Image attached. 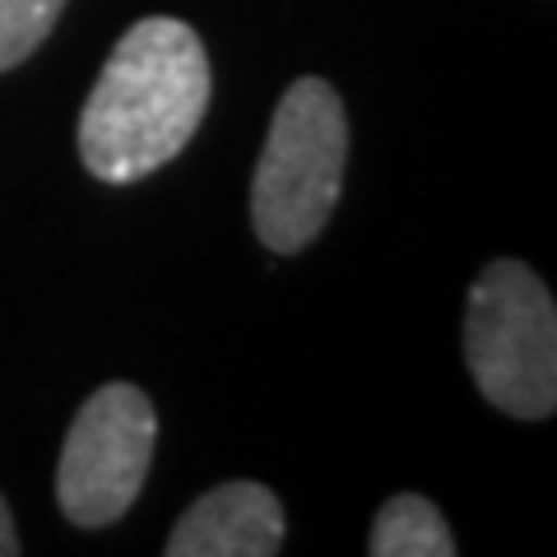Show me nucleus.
I'll list each match as a JSON object with an SVG mask.
<instances>
[{
	"mask_svg": "<svg viewBox=\"0 0 557 557\" xmlns=\"http://www.w3.org/2000/svg\"><path fill=\"white\" fill-rule=\"evenodd\" d=\"M278 548H284V507L256 479L209 487L168 534V557H274Z\"/></svg>",
	"mask_w": 557,
	"mask_h": 557,
	"instance_id": "5",
	"label": "nucleus"
},
{
	"mask_svg": "<svg viewBox=\"0 0 557 557\" xmlns=\"http://www.w3.org/2000/svg\"><path fill=\"white\" fill-rule=\"evenodd\" d=\"M153 446H159V413L139 386L108 381L84 399L57 465V502L70 525H116L149 479Z\"/></svg>",
	"mask_w": 557,
	"mask_h": 557,
	"instance_id": "4",
	"label": "nucleus"
},
{
	"mask_svg": "<svg viewBox=\"0 0 557 557\" xmlns=\"http://www.w3.org/2000/svg\"><path fill=\"white\" fill-rule=\"evenodd\" d=\"M372 557H450L456 553V534H450L446 516L418 493H395L381 502L368 534Z\"/></svg>",
	"mask_w": 557,
	"mask_h": 557,
	"instance_id": "6",
	"label": "nucleus"
},
{
	"mask_svg": "<svg viewBox=\"0 0 557 557\" xmlns=\"http://www.w3.org/2000/svg\"><path fill=\"white\" fill-rule=\"evenodd\" d=\"M14 553H20V530H14L10 502L0 497V557H14Z\"/></svg>",
	"mask_w": 557,
	"mask_h": 557,
	"instance_id": "8",
	"label": "nucleus"
},
{
	"mask_svg": "<svg viewBox=\"0 0 557 557\" xmlns=\"http://www.w3.org/2000/svg\"><path fill=\"white\" fill-rule=\"evenodd\" d=\"M65 0H0V70L24 65L57 28Z\"/></svg>",
	"mask_w": 557,
	"mask_h": 557,
	"instance_id": "7",
	"label": "nucleus"
},
{
	"mask_svg": "<svg viewBox=\"0 0 557 557\" xmlns=\"http://www.w3.org/2000/svg\"><path fill=\"white\" fill-rule=\"evenodd\" d=\"M465 362L487 405L539 423L557 409V307L525 260L502 256L469 288Z\"/></svg>",
	"mask_w": 557,
	"mask_h": 557,
	"instance_id": "3",
	"label": "nucleus"
},
{
	"mask_svg": "<svg viewBox=\"0 0 557 557\" xmlns=\"http://www.w3.org/2000/svg\"><path fill=\"white\" fill-rule=\"evenodd\" d=\"M348 172V112L330 79L302 75L278 98L251 177V228L270 251L311 247L330 223Z\"/></svg>",
	"mask_w": 557,
	"mask_h": 557,
	"instance_id": "2",
	"label": "nucleus"
},
{
	"mask_svg": "<svg viewBox=\"0 0 557 557\" xmlns=\"http://www.w3.org/2000/svg\"><path fill=\"white\" fill-rule=\"evenodd\" d=\"M209 57L200 33L172 14H149L121 33L79 112V159L108 186H131L168 168L209 112Z\"/></svg>",
	"mask_w": 557,
	"mask_h": 557,
	"instance_id": "1",
	"label": "nucleus"
}]
</instances>
